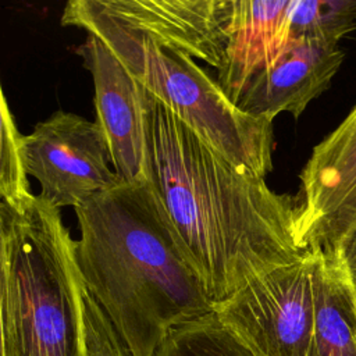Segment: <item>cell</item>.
Masks as SVG:
<instances>
[{"instance_id": "obj_9", "label": "cell", "mask_w": 356, "mask_h": 356, "mask_svg": "<svg viewBox=\"0 0 356 356\" xmlns=\"http://www.w3.org/2000/svg\"><path fill=\"white\" fill-rule=\"evenodd\" d=\"M95 86L96 122L103 129L111 165L122 182L147 181L142 85L95 35L76 49Z\"/></svg>"}, {"instance_id": "obj_17", "label": "cell", "mask_w": 356, "mask_h": 356, "mask_svg": "<svg viewBox=\"0 0 356 356\" xmlns=\"http://www.w3.org/2000/svg\"><path fill=\"white\" fill-rule=\"evenodd\" d=\"M350 278H352L353 285H355V288H356V273H355V274H352V275H350Z\"/></svg>"}, {"instance_id": "obj_16", "label": "cell", "mask_w": 356, "mask_h": 356, "mask_svg": "<svg viewBox=\"0 0 356 356\" xmlns=\"http://www.w3.org/2000/svg\"><path fill=\"white\" fill-rule=\"evenodd\" d=\"M83 318L89 356H132L104 310L85 288Z\"/></svg>"}, {"instance_id": "obj_2", "label": "cell", "mask_w": 356, "mask_h": 356, "mask_svg": "<svg viewBox=\"0 0 356 356\" xmlns=\"http://www.w3.org/2000/svg\"><path fill=\"white\" fill-rule=\"evenodd\" d=\"M74 211L83 288L132 356H156L171 331L214 313L147 181L121 182Z\"/></svg>"}, {"instance_id": "obj_12", "label": "cell", "mask_w": 356, "mask_h": 356, "mask_svg": "<svg viewBox=\"0 0 356 356\" xmlns=\"http://www.w3.org/2000/svg\"><path fill=\"white\" fill-rule=\"evenodd\" d=\"M316 253L309 356H356V288L342 254Z\"/></svg>"}, {"instance_id": "obj_3", "label": "cell", "mask_w": 356, "mask_h": 356, "mask_svg": "<svg viewBox=\"0 0 356 356\" xmlns=\"http://www.w3.org/2000/svg\"><path fill=\"white\" fill-rule=\"evenodd\" d=\"M1 356H89L75 241L60 209L33 195L0 202Z\"/></svg>"}, {"instance_id": "obj_1", "label": "cell", "mask_w": 356, "mask_h": 356, "mask_svg": "<svg viewBox=\"0 0 356 356\" xmlns=\"http://www.w3.org/2000/svg\"><path fill=\"white\" fill-rule=\"evenodd\" d=\"M147 182L213 303L299 260V202L213 149L142 86Z\"/></svg>"}, {"instance_id": "obj_5", "label": "cell", "mask_w": 356, "mask_h": 356, "mask_svg": "<svg viewBox=\"0 0 356 356\" xmlns=\"http://www.w3.org/2000/svg\"><path fill=\"white\" fill-rule=\"evenodd\" d=\"M316 253L260 274L214 305L218 320L259 356H309Z\"/></svg>"}, {"instance_id": "obj_7", "label": "cell", "mask_w": 356, "mask_h": 356, "mask_svg": "<svg viewBox=\"0 0 356 356\" xmlns=\"http://www.w3.org/2000/svg\"><path fill=\"white\" fill-rule=\"evenodd\" d=\"M28 175L40 186L38 196L61 209L82 206L122 181L110 168L106 135L95 121L68 111H54L22 136Z\"/></svg>"}, {"instance_id": "obj_6", "label": "cell", "mask_w": 356, "mask_h": 356, "mask_svg": "<svg viewBox=\"0 0 356 356\" xmlns=\"http://www.w3.org/2000/svg\"><path fill=\"white\" fill-rule=\"evenodd\" d=\"M234 0H72L63 26L104 25L218 70Z\"/></svg>"}, {"instance_id": "obj_8", "label": "cell", "mask_w": 356, "mask_h": 356, "mask_svg": "<svg viewBox=\"0 0 356 356\" xmlns=\"http://www.w3.org/2000/svg\"><path fill=\"white\" fill-rule=\"evenodd\" d=\"M356 234V104L314 146L300 172L296 241L302 250L345 254Z\"/></svg>"}, {"instance_id": "obj_13", "label": "cell", "mask_w": 356, "mask_h": 356, "mask_svg": "<svg viewBox=\"0 0 356 356\" xmlns=\"http://www.w3.org/2000/svg\"><path fill=\"white\" fill-rule=\"evenodd\" d=\"M156 356H259L216 313L170 332Z\"/></svg>"}, {"instance_id": "obj_4", "label": "cell", "mask_w": 356, "mask_h": 356, "mask_svg": "<svg viewBox=\"0 0 356 356\" xmlns=\"http://www.w3.org/2000/svg\"><path fill=\"white\" fill-rule=\"evenodd\" d=\"M182 122L236 165L266 177L273 168V121L242 111L195 60L104 25H88Z\"/></svg>"}, {"instance_id": "obj_15", "label": "cell", "mask_w": 356, "mask_h": 356, "mask_svg": "<svg viewBox=\"0 0 356 356\" xmlns=\"http://www.w3.org/2000/svg\"><path fill=\"white\" fill-rule=\"evenodd\" d=\"M0 134V196L11 207H22L33 193L29 191L28 172L22 154V134L15 125L7 97L1 90Z\"/></svg>"}, {"instance_id": "obj_10", "label": "cell", "mask_w": 356, "mask_h": 356, "mask_svg": "<svg viewBox=\"0 0 356 356\" xmlns=\"http://www.w3.org/2000/svg\"><path fill=\"white\" fill-rule=\"evenodd\" d=\"M342 61L338 44L291 39L275 61L248 85L238 107L270 121L281 113L298 118L330 86Z\"/></svg>"}, {"instance_id": "obj_14", "label": "cell", "mask_w": 356, "mask_h": 356, "mask_svg": "<svg viewBox=\"0 0 356 356\" xmlns=\"http://www.w3.org/2000/svg\"><path fill=\"white\" fill-rule=\"evenodd\" d=\"M356 28L355 0H293L288 35L291 39H310L330 44Z\"/></svg>"}, {"instance_id": "obj_11", "label": "cell", "mask_w": 356, "mask_h": 356, "mask_svg": "<svg viewBox=\"0 0 356 356\" xmlns=\"http://www.w3.org/2000/svg\"><path fill=\"white\" fill-rule=\"evenodd\" d=\"M293 0H234L217 82L236 106L248 85L267 70L289 42Z\"/></svg>"}]
</instances>
